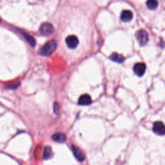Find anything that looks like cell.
<instances>
[{
  "label": "cell",
  "instance_id": "2",
  "mask_svg": "<svg viewBox=\"0 0 165 165\" xmlns=\"http://www.w3.org/2000/svg\"><path fill=\"white\" fill-rule=\"evenodd\" d=\"M135 37H136V39L139 45L142 46L146 45L149 40L148 32L145 30H143V29L138 31L136 32V34H135Z\"/></svg>",
  "mask_w": 165,
  "mask_h": 165
},
{
  "label": "cell",
  "instance_id": "12",
  "mask_svg": "<svg viewBox=\"0 0 165 165\" xmlns=\"http://www.w3.org/2000/svg\"><path fill=\"white\" fill-rule=\"evenodd\" d=\"M146 6L150 10H154L158 7V0H147Z\"/></svg>",
  "mask_w": 165,
  "mask_h": 165
},
{
  "label": "cell",
  "instance_id": "14",
  "mask_svg": "<svg viewBox=\"0 0 165 165\" xmlns=\"http://www.w3.org/2000/svg\"><path fill=\"white\" fill-rule=\"evenodd\" d=\"M23 36H24L25 39L27 41V42L30 44L32 47H34L36 45V41H35L34 38L32 37L30 35L27 33H23Z\"/></svg>",
  "mask_w": 165,
  "mask_h": 165
},
{
  "label": "cell",
  "instance_id": "9",
  "mask_svg": "<svg viewBox=\"0 0 165 165\" xmlns=\"http://www.w3.org/2000/svg\"><path fill=\"white\" fill-rule=\"evenodd\" d=\"M92 103L91 97L88 94H84L79 97L78 100V104L81 106H87Z\"/></svg>",
  "mask_w": 165,
  "mask_h": 165
},
{
  "label": "cell",
  "instance_id": "10",
  "mask_svg": "<svg viewBox=\"0 0 165 165\" xmlns=\"http://www.w3.org/2000/svg\"><path fill=\"white\" fill-rule=\"evenodd\" d=\"M52 139L57 143H64L67 139L66 135L63 133H56L52 136Z\"/></svg>",
  "mask_w": 165,
  "mask_h": 165
},
{
  "label": "cell",
  "instance_id": "4",
  "mask_svg": "<svg viewBox=\"0 0 165 165\" xmlns=\"http://www.w3.org/2000/svg\"><path fill=\"white\" fill-rule=\"evenodd\" d=\"M66 44L69 49H75L79 44V39L78 38L74 35H70L68 36L66 39Z\"/></svg>",
  "mask_w": 165,
  "mask_h": 165
},
{
  "label": "cell",
  "instance_id": "1",
  "mask_svg": "<svg viewBox=\"0 0 165 165\" xmlns=\"http://www.w3.org/2000/svg\"><path fill=\"white\" fill-rule=\"evenodd\" d=\"M57 48V43L55 40H50L48 41L42 48L39 50V54L43 56H48L51 55Z\"/></svg>",
  "mask_w": 165,
  "mask_h": 165
},
{
  "label": "cell",
  "instance_id": "11",
  "mask_svg": "<svg viewBox=\"0 0 165 165\" xmlns=\"http://www.w3.org/2000/svg\"><path fill=\"white\" fill-rule=\"evenodd\" d=\"M110 59L112 61L119 63H121L125 61V57H124L122 55L117 54V53L116 52L112 54V55L110 56Z\"/></svg>",
  "mask_w": 165,
  "mask_h": 165
},
{
  "label": "cell",
  "instance_id": "8",
  "mask_svg": "<svg viewBox=\"0 0 165 165\" xmlns=\"http://www.w3.org/2000/svg\"><path fill=\"white\" fill-rule=\"evenodd\" d=\"M133 18V13L132 12L129 10H123L121 14L120 19L123 22H129Z\"/></svg>",
  "mask_w": 165,
  "mask_h": 165
},
{
  "label": "cell",
  "instance_id": "6",
  "mask_svg": "<svg viewBox=\"0 0 165 165\" xmlns=\"http://www.w3.org/2000/svg\"><path fill=\"white\" fill-rule=\"evenodd\" d=\"M133 69L135 74L138 76H139V77H141V76H143L145 74L146 67V64L143 63H138L134 66Z\"/></svg>",
  "mask_w": 165,
  "mask_h": 165
},
{
  "label": "cell",
  "instance_id": "13",
  "mask_svg": "<svg viewBox=\"0 0 165 165\" xmlns=\"http://www.w3.org/2000/svg\"><path fill=\"white\" fill-rule=\"evenodd\" d=\"M52 148L50 146H46L43 152V158L44 160H49V159L52 157Z\"/></svg>",
  "mask_w": 165,
  "mask_h": 165
},
{
  "label": "cell",
  "instance_id": "7",
  "mask_svg": "<svg viewBox=\"0 0 165 165\" xmlns=\"http://www.w3.org/2000/svg\"><path fill=\"white\" fill-rule=\"evenodd\" d=\"M72 150L73 151L74 155L75 157V158L79 161H83L85 158V155L84 152H82L79 147L75 146L74 145L72 146Z\"/></svg>",
  "mask_w": 165,
  "mask_h": 165
},
{
  "label": "cell",
  "instance_id": "3",
  "mask_svg": "<svg viewBox=\"0 0 165 165\" xmlns=\"http://www.w3.org/2000/svg\"><path fill=\"white\" fill-rule=\"evenodd\" d=\"M39 32L43 36H48L54 32V27L50 23L45 22L42 23L39 27Z\"/></svg>",
  "mask_w": 165,
  "mask_h": 165
},
{
  "label": "cell",
  "instance_id": "5",
  "mask_svg": "<svg viewBox=\"0 0 165 165\" xmlns=\"http://www.w3.org/2000/svg\"><path fill=\"white\" fill-rule=\"evenodd\" d=\"M153 131L159 135H163L165 134V125L161 121H156L154 123Z\"/></svg>",
  "mask_w": 165,
  "mask_h": 165
}]
</instances>
